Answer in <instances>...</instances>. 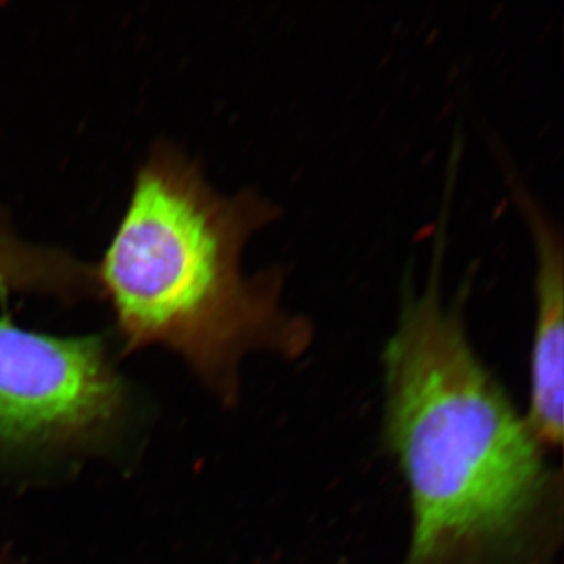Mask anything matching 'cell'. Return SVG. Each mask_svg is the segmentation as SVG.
Segmentation results:
<instances>
[{
  "label": "cell",
  "instance_id": "7a4b0ae2",
  "mask_svg": "<svg viewBox=\"0 0 564 564\" xmlns=\"http://www.w3.org/2000/svg\"><path fill=\"white\" fill-rule=\"evenodd\" d=\"M281 215L259 188L218 191L187 151L155 140L95 262L121 351H172L231 406L248 356L299 359L310 350L313 323L285 307L289 267L245 270L248 243Z\"/></svg>",
  "mask_w": 564,
  "mask_h": 564
},
{
  "label": "cell",
  "instance_id": "3957f363",
  "mask_svg": "<svg viewBox=\"0 0 564 564\" xmlns=\"http://www.w3.org/2000/svg\"><path fill=\"white\" fill-rule=\"evenodd\" d=\"M133 408L106 334L57 336L0 317V464L101 456L124 440Z\"/></svg>",
  "mask_w": 564,
  "mask_h": 564
},
{
  "label": "cell",
  "instance_id": "277c9868",
  "mask_svg": "<svg viewBox=\"0 0 564 564\" xmlns=\"http://www.w3.org/2000/svg\"><path fill=\"white\" fill-rule=\"evenodd\" d=\"M508 191L521 212L534 250V325L530 352V404L525 417L545 451L563 443L564 289L562 231L497 150Z\"/></svg>",
  "mask_w": 564,
  "mask_h": 564
},
{
  "label": "cell",
  "instance_id": "6da1fadb",
  "mask_svg": "<svg viewBox=\"0 0 564 564\" xmlns=\"http://www.w3.org/2000/svg\"><path fill=\"white\" fill-rule=\"evenodd\" d=\"M451 198L433 237L429 276L406 274L383 350L384 434L406 481L411 538L403 564L518 558L560 514V477L525 415L470 343V278L444 291Z\"/></svg>",
  "mask_w": 564,
  "mask_h": 564
},
{
  "label": "cell",
  "instance_id": "8992f818",
  "mask_svg": "<svg viewBox=\"0 0 564 564\" xmlns=\"http://www.w3.org/2000/svg\"><path fill=\"white\" fill-rule=\"evenodd\" d=\"M0 564H9V563H7V560L3 558L2 554H0Z\"/></svg>",
  "mask_w": 564,
  "mask_h": 564
},
{
  "label": "cell",
  "instance_id": "5b68a950",
  "mask_svg": "<svg viewBox=\"0 0 564 564\" xmlns=\"http://www.w3.org/2000/svg\"><path fill=\"white\" fill-rule=\"evenodd\" d=\"M32 295L63 306L99 300L95 262L61 245L22 236L0 202V299Z\"/></svg>",
  "mask_w": 564,
  "mask_h": 564
}]
</instances>
